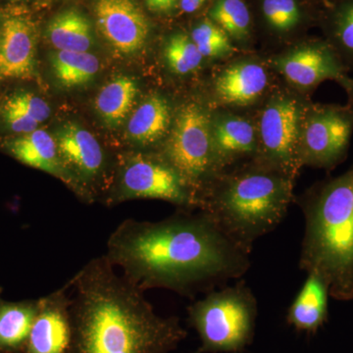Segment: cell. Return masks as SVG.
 Returning <instances> with one entry per match:
<instances>
[{"label": "cell", "mask_w": 353, "mask_h": 353, "mask_svg": "<svg viewBox=\"0 0 353 353\" xmlns=\"http://www.w3.org/2000/svg\"><path fill=\"white\" fill-rule=\"evenodd\" d=\"M39 299L6 301L0 297V353H26Z\"/></svg>", "instance_id": "22"}, {"label": "cell", "mask_w": 353, "mask_h": 353, "mask_svg": "<svg viewBox=\"0 0 353 353\" xmlns=\"http://www.w3.org/2000/svg\"><path fill=\"white\" fill-rule=\"evenodd\" d=\"M187 310L188 322L201 340L194 353H243L252 343L259 306L243 282L212 290Z\"/></svg>", "instance_id": "5"}, {"label": "cell", "mask_w": 353, "mask_h": 353, "mask_svg": "<svg viewBox=\"0 0 353 353\" xmlns=\"http://www.w3.org/2000/svg\"><path fill=\"white\" fill-rule=\"evenodd\" d=\"M268 63L252 57L240 58L225 65L216 74L213 97L225 108H252L270 94Z\"/></svg>", "instance_id": "12"}, {"label": "cell", "mask_w": 353, "mask_h": 353, "mask_svg": "<svg viewBox=\"0 0 353 353\" xmlns=\"http://www.w3.org/2000/svg\"><path fill=\"white\" fill-rule=\"evenodd\" d=\"M294 179L259 162L220 172L202 190L199 211L241 250L281 224L294 201Z\"/></svg>", "instance_id": "3"}, {"label": "cell", "mask_w": 353, "mask_h": 353, "mask_svg": "<svg viewBox=\"0 0 353 353\" xmlns=\"http://www.w3.org/2000/svg\"><path fill=\"white\" fill-rule=\"evenodd\" d=\"M299 204L304 216L299 267L321 276L336 301H352L353 165L311 185Z\"/></svg>", "instance_id": "4"}, {"label": "cell", "mask_w": 353, "mask_h": 353, "mask_svg": "<svg viewBox=\"0 0 353 353\" xmlns=\"http://www.w3.org/2000/svg\"><path fill=\"white\" fill-rule=\"evenodd\" d=\"M208 0H180V6L183 12L194 13L199 10Z\"/></svg>", "instance_id": "31"}, {"label": "cell", "mask_w": 353, "mask_h": 353, "mask_svg": "<svg viewBox=\"0 0 353 353\" xmlns=\"http://www.w3.org/2000/svg\"><path fill=\"white\" fill-rule=\"evenodd\" d=\"M322 1L324 2L325 7H330L341 3V2L347 1V0H322Z\"/></svg>", "instance_id": "32"}, {"label": "cell", "mask_w": 353, "mask_h": 353, "mask_svg": "<svg viewBox=\"0 0 353 353\" xmlns=\"http://www.w3.org/2000/svg\"><path fill=\"white\" fill-rule=\"evenodd\" d=\"M67 283L69 353H171L187 336L180 320L158 315L105 255L90 260Z\"/></svg>", "instance_id": "2"}, {"label": "cell", "mask_w": 353, "mask_h": 353, "mask_svg": "<svg viewBox=\"0 0 353 353\" xmlns=\"http://www.w3.org/2000/svg\"><path fill=\"white\" fill-rule=\"evenodd\" d=\"M95 19L106 43L121 54L139 52L150 36V22L134 0H97Z\"/></svg>", "instance_id": "14"}, {"label": "cell", "mask_w": 353, "mask_h": 353, "mask_svg": "<svg viewBox=\"0 0 353 353\" xmlns=\"http://www.w3.org/2000/svg\"><path fill=\"white\" fill-rule=\"evenodd\" d=\"M329 285L315 273L305 282L288 310L287 321L296 331L314 334L328 321Z\"/></svg>", "instance_id": "19"}, {"label": "cell", "mask_w": 353, "mask_h": 353, "mask_svg": "<svg viewBox=\"0 0 353 353\" xmlns=\"http://www.w3.org/2000/svg\"><path fill=\"white\" fill-rule=\"evenodd\" d=\"M173 119L167 99L160 94L150 95L130 118L128 138L143 148L157 145L168 136Z\"/></svg>", "instance_id": "20"}, {"label": "cell", "mask_w": 353, "mask_h": 353, "mask_svg": "<svg viewBox=\"0 0 353 353\" xmlns=\"http://www.w3.org/2000/svg\"><path fill=\"white\" fill-rule=\"evenodd\" d=\"M348 97V105L352 106L353 108V90L352 92H350V94L347 95Z\"/></svg>", "instance_id": "33"}, {"label": "cell", "mask_w": 353, "mask_h": 353, "mask_svg": "<svg viewBox=\"0 0 353 353\" xmlns=\"http://www.w3.org/2000/svg\"><path fill=\"white\" fill-rule=\"evenodd\" d=\"M268 66L288 87L308 94L325 81H334L350 94L353 79L338 53L325 39H303L270 58Z\"/></svg>", "instance_id": "10"}, {"label": "cell", "mask_w": 353, "mask_h": 353, "mask_svg": "<svg viewBox=\"0 0 353 353\" xmlns=\"http://www.w3.org/2000/svg\"><path fill=\"white\" fill-rule=\"evenodd\" d=\"M10 1H12V2H21V1H24V0H10Z\"/></svg>", "instance_id": "36"}, {"label": "cell", "mask_w": 353, "mask_h": 353, "mask_svg": "<svg viewBox=\"0 0 353 353\" xmlns=\"http://www.w3.org/2000/svg\"><path fill=\"white\" fill-rule=\"evenodd\" d=\"M104 255L141 292L185 296L241 278L250 267V253L201 211L157 222L124 220L109 236Z\"/></svg>", "instance_id": "1"}, {"label": "cell", "mask_w": 353, "mask_h": 353, "mask_svg": "<svg viewBox=\"0 0 353 353\" xmlns=\"http://www.w3.org/2000/svg\"><path fill=\"white\" fill-rule=\"evenodd\" d=\"M138 94V83L131 77H118L106 83L95 99V109L104 124L119 127L131 113Z\"/></svg>", "instance_id": "24"}, {"label": "cell", "mask_w": 353, "mask_h": 353, "mask_svg": "<svg viewBox=\"0 0 353 353\" xmlns=\"http://www.w3.org/2000/svg\"><path fill=\"white\" fill-rule=\"evenodd\" d=\"M1 292H2V289H1V288H0V294H1Z\"/></svg>", "instance_id": "37"}, {"label": "cell", "mask_w": 353, "mask_h": 353, "mask_svg": "<svg viewBox=\"0 0 353 353\" xmlns=\"http://www.w3.org/2000/svg\"><path fill=\"white\" fill-rule=\"evenodd\" d=\"M1 148L20 163L57 176L76 190L75 183L58 154L57 141L46 130L39 128L28 134L11 137L3 141Z\"/></svg>", "instance_id": "18"}, {"label": "cell", "mask_w": 353, "mask_h": 353, "mask_svg": "<svg viewBox=\"0 0 353 353\" xmlns=\"http://www.w3.org/2000/svg\"><path fill=\"white\" fill-rule=\"evenodd\" d=\"M210 138L216 171L252 161L259 152L255 120L229 109L210 113Z\"/></svg>", "instance_id": "13"}, {"label": "cell", "mask_w": 353, "mask_h": 353, "mask_svg": "<svg viewBox=\"0 0 353 353\" xmlns=\"http://www.w3.org/2000/svg\"><path fill=\"white\" fill-rule=\"evenodd\" d=\"M352 134V106L311 102L301 129V165L333 171L347 159Z\"/></svg>", "instance_id": "9"}, {"label": "cell", "mask_w": 353, "mask_h": 353, "mask_svg": "<svg viewBox=\"0 0 353 353\" xmlns=\"http://www.w3.org/2000/svg\"><path fill=\"white\" fill-rule=\"evenodd\" d=\"M208 18L226 32L234 44L246 46L252 43V14L245 0H215Z\"/></svg>", "instance_id": "26"}, {"label": "cell", "mask_w": 353, "mask_h": 353, "mask_svg": "<svg viewBox=\"0 0 353 353\" xmlns=\"http://www.w3.org/2000/svg\"><path fill=\"white\" fill-rule=\"evenodd\" d=\"M37 30L23 14L4 16L0 36V83L30 79L34 73Z\"/></svg>", "instance_id": "16"}, {"label": "cell", "mask_w": 353, "mask_h": 353, "mask_svg": "<svg viewBox=\"0 0 353 353\" xmlns=\"http://www.w3.org/2000/svg\"><path fill=\"white\" fill-rule=\"evenodd\" d=\"M190 38L204 59H227L234 52L233 41L209 18L196 25Z\"/></svg>", "instance_id": "29"}, {"label": "cell", "mask_w": 353, "mask_h": 353, "mask_svg": "<svg viewBox=\"0 0 353 353\" xmlns=\"http://www.w3.org/2000/svg\"><path fill=\"white\" fill-rule=\"evenodd\" d=\"M54 139L58 154L77 192L90 199V192L103 180L108 167L101 143L92 132L72 123L60 128Z\"/></svg>", "instance_id": "11"}, {"label": "cell", "mask_w": 353, "mask_h": 353, "mask_svg": "<svg viewBox=\"0 0 353 353\" xmlns=\"http://www.w3.org/2000/svg\"><path fill=\"white\" fill-rule=\"evenodd\" d=\"M170 1L172 2V3L174 4V6H176V2H178V0H170Z\"/></svg>", "instance_id": "35"}, {"label": "cell", "mask_w": 353, "mask_h": 353, "mask_svg": "<svg viewBox=\"0 0 353 353\" xmlns=\"http://www.w3.org/2000/svg\"><path fill=\"white\" fill-rule=\"evenodd\" d=\"M308 94L290 87L272 90L257 115L259 152L255 161L296 180L301 162V129L310 105Z\"/></svg>", "instance_id": "6"}, {"label": "cell", "mask_w": 353, "mask_h": 353, "mask_svg": "<svg viewBox=\"0 0 353 353\" xmlns=\"http://www.w3.org/2000/svg\"><path fill=\"white\" fill-rule=\"evenodd\" d=\"M319 24L324 39L333 46L348 72L353 71V0L325 7Z\"/></svg>", "instance_id": "25"}, {"label": "cell", "mask_w": 353, "mask_h": 353, "mask_svg": "<svg viewBox=\"0 0 353 353\" xmlns=\"http://www.w3.org/2000/svg\"><path fill=\"white\" fill-rule=\"evenodd\" d=\"M4 16L0 12V36H1L2 28H3Z\"/></svg>", "instance_id": "34"}, {"label": "cell", "mask_w": 353, "mask_h": 353, "mask_svg": "<svg viewBox=\"0 0 353 353\" xmlns=\"http://www.w3.org/2000/svg\"><path fill=\"white\" fill-rule=\"evenodd\" d=\"M159 155L196 190L199 199L218 175L211 148L210 112L197 102L183 104L176 111Z\"/></svg>", "instance_id": "7"}, {"label": "cell", "mask_w": 353, "mask_h": 353, "mask_svg": "<svg viewBox=\"0 0 353 353\" xmlns=\"http://www.w3.org/2000/svg\"><path fill=\"white\" fill-rule=\"evenodd\" d=\"M48 102L27 90L11 92L0 104V121L14 136L28 134L39 129L50 116Z\"/></svg>", "instance_id": "21"}, {"label": "cell", "mask_w": 353, "mask_h": 353, "mask_svg": "<svg viewBox=\"0 0 353 353\" xmlns=\"http://www.w3.org/2000/svg\"><path fill=\"white\" fill-rule=\"evenodd\" d=\"M46 37L57 50L88 52L94 43L92 23L77 9H67L52 18Z\"/></svg>", "instance_id": "23"}, {"label": "cell", "mask_w": 353, "mask_h": 353, "mask_svg": "<svg viewBox=\"0 0 353 353\" xmlns=\"http://www.w3.org/2000/svg\"><path fill=\"white\" fill-rule=\"evenodd\" d=\"M108 203L129 199H158L187 211L199 210L196 190L163 157L130 155L121 162L118 178Z\"/></svg>", "instance_id": "8"}, {"label": "cell", "mask_w": 353, "mask_h": 353, "mask_svg": "<svg viewBox=\"0 0 353 353\" xmlns=\"http://www.w3.org/2000/svg\"><path fill=\"white\" fill-rule=\"evenodd\" d=\"M145 6L154 12H168L176 6L170 0H145Z\"/></svg>", "instance_id": "30"}, {"label": "cell", "mask_w": 353, "mask_h": 353, "mask_svg": "<svg viewBox=\"0 0 353 353\" xmlns=\"http://www.w3.org/2000/svg\"><path fill=\"white\" fill-rule=\"evenodd\" d=\"M51 67L62 87L73 88L85 85L99 70V60L92 53L57 50L51 57Z\"/></svg>", "instance_id": "27"}, {"label": "cell", "mask_w": 353, "mask_h": 353, "mask_svg": "<svg viewBox=\"0 0 353 353\" xmlns=\"http://www.w3.org/2000/svg\"><path fill=\"white\" fill-rule=\"evenodd\" d=\"M256 11L267 36L279 41H289L319 23L322 14L306 0H256Z\"/></svg>", "instance_id": "17"}, {"label": "cell", "mask_w": 353, "mask_h": 353, "mask_svg": "<svg viewBox=\"0 0 353 353\" xmlns=\"http://www.w3.org/2000/svg\"><path fill=\"white\" fill-rule=\"evenodd\" d=\"M163 57L167 66L176 75H188L199 68L204 57L189 34L176 32L167 39Z\"/></svg>", "instance_id": "28"}, {"label": "cell", "mask_w": 353, "mask_h": 353, "mask_svg": "<svg viewBox=\"0 0 353 353\" xmlns=\"http://www.w3.org/2000/svg\"><path fill=\"white\" fill-rule=\"evenodd\" d=\"M71 341V296L66 283L39 299L26 353H69Z\"/></svg>", "instance_id": "15"}]
</instances>
